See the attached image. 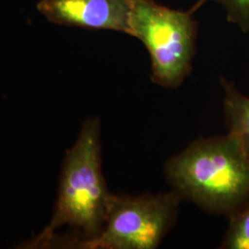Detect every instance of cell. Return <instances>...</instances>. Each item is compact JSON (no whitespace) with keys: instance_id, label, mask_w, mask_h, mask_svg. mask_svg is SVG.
Masks as SVG:
<instances>
[{"instance_id":"6","label":"cell","mask_w":249,"mask_h":249,"mask_svg":"<svg viewBox=\"0 0 249 249\" xmlns=\"http://www.w3.org/2000/svg\"><path fill=\"white\" fill-rule=\"evenodd\" d=\"M220 83L223 90L224 118L229 133L239 139L249 154V97L224 77L220 78Z\"/></svg>"},{"instance_id":"1","label":"cell","mask_w":249,"mask_h":249,"mask_svg":"<svg viewBox=\"0 0 249 249\" xmlns=\"http://www.w3.org/2000/svg\"><path fill=\"white\" fill-rule=\"evenodd\" d=\"M164 172L181 198L210 213L229 217L249 203V154L229 132L191 143Z\"/></svg>"},{"instance_id":"7","label":"cell","mask_w":249,"mask_h":249,"mask_svg":"<svg viewBox=\"0 0 249 249\" xmlns=\"http://www.w3.org/2000/svg\"><path fill=\"white\" fill-rule=\"evenodd\" d=\"M220 249H249V203L229 216V226Z\"/></svg>"},{"instance_id":"8","label":"cell","mask_w":249,"mask_h":249,"mask_svg":"<svg viewBox=\"0 0 249 249\" xmlns=\"http://www.w3.org/2000/svg\"><path fill=\"white\" fill-rule=\"evenodd\" d=\"M209 1L223 7L229 23L235 25L244 34L249 33V0H198L197 2L203 6Z\"/></svg>"},{"instance_id":"4","label":"cell","mask_w":249,"mask_h":249,"mask_svg":"<svg viewBox=\"0 0 249 249\" xmlns=\"http://www.w3.org/2000/svg\"><path fill=\"white\" fill-rule=\"evenodd\" d=\"M181 200L174 190L111 198L107 220L96 237L77 246L85 249H155L175 223Z\"/></svg>"},{"instance_id":"5","label":"cell","mask_w":249,"mask_h":249,"mask_svg":"<svg viewBox=\"0 0 249 249\" xmlns=\"http://www.w3.org/2000/svg\"><path fill=\"white\" fill-rule=\"evenodd\" d=\"M37 9L54 24L130 36V0H41Z\"/></svg>"},{"instance_id":"2","label":"cell","mask_w":249,"mask_h":249,"mask_svg":"<svg viewBox=\"0 0 249 249\" xmlns=\"http://www.w3.org/2000/svg\"><path fill=\"white\" fill-rule=\"evenodd\" d=\"M100 127L98 119L86 120L67 151L53 218L33 246L50 243L55 231L66 226L80 235L76 246L93 239L103 230L113 194L102 169Z\"/></svg>"},{"instance_id":"3","label":"cell","mask_w":249,"mask_h":249,"mask_svg":"<svg viewBox=\"0 0 249 249\" xmlns=\"http://www.w3.org/2000/svg\"><path fill=\"white\" fill-rule=\"evenodd\" d=\"M154 0H130V36L140 40L151 59V80L163 88L179 87L193 69L198 23L194 13Z\"/></svg>"}]
</instances>
